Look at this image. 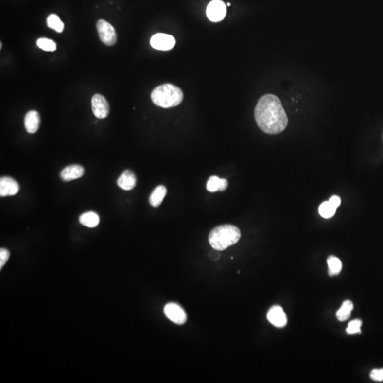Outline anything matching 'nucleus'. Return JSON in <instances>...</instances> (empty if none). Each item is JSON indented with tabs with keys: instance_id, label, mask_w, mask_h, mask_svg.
<instances>
[{
	"instance_id": "obj_17",
	"label": "nucleus",
	"mask_w": 383,
	"mask_h": 383,
	"mask_svg": "<svg viewBox=\"0 0 383 383\" xmlns=\"http://www.w3.org/2000/svg\"><path fill=\"white\" fill-rule=\"evenodd\" d=\"M353 310V304L351 301H344L341 305V308L336 313V318L340 322H345L348 320L351 315L352 310Z\"/></svg>"
},
{
	"instance_id": "obj_25",
	"label": "nucleus",
	"mask_w": 383,
	"mask_h": 383,
	"mask_svg": "<svg viewBox=\"0 0 383 383\" xmlns=\"http://www.w3.org/2000/svg\"><path fill=\"white\" fill-rule=\"evenodd\" d=\"M329 202H330L334 208L337 209L338 207H339L340 205H341V200L339 196L334 195L332 196L331 198L330 199V200H329Z\"/></svg>"
},
{
	"instance_id": "obj_7",
	"label": "nucleus",
	"mask_w": 383,
	"mask_h": 383,
	"mask_svg": "<svg viewBox=\"0 0 383 383\" xmlns=\"http://www.w3.org/2000/svg\"><path fill=\"white\" fill-rule=\"evenodd\" d=\"M92 109L97 118L104 119L109 115L110 108L104 96L96 94L92 98Z\"/></svg>"
},
{
	"instance_id": "obj_27",
	"label": "nucleus",
	"mask_w": 383,
	"mask_h": 383,
	"mask_svg": "<svg viewBox=\"0 0 383 383\" xmlns=\"http://www.w3.org/2000/svg\"><path fill=\"white\" fill-rule=\"evenodd\" d=\"M230 5H231V4H230V3H228V4H227V6H230Z\"/></svg>"
},
{
	"instance_id": "obj_18",
	"label": "nucleus",
	"mask_w": 383,
	"mask_h": 383,
	"mask_svg": "<svg viewBox=\"0 0 383 383\" xmlns=\"http://www.w3.org/2000/svg\"><path fill=\"white\" fill-rule=\"evenodd\" d=\"M329 267V275L330 276H337L342 269V263L339 259L336 256H331L327 259Z\"/></svg>"
},
{
	"instance_id": "obj_3",
	"label": "nucleus",
	"mask_w": 383,
	"mask_h": 383,
	"mask_svg": "<svg viewBox=\"0 0 383 383\" xmlns=\"http://www.w3.org/2000/svg\"><path fill=\"white\" fill-rule=\"evenodd\" d=\"M153 103L162 108H171L181 104L183 92L172 84H164L156 87L151 95Z\"/></svg>"
},
{
	"instance_id": "obj_26",
	"label": "nucleus",
	"mask_w": 383,
	"mask_h": 383,
	"mask_svg": "<svg viewBox=\"0 0 383 383\" xmlns=\"http://www.w3.org/2000/svg\"><path fill=\"white\" fill-rule=\"evenodd\" d=\"M209 259H211V261H216L219 260L220 259L221 255L219 253V251L218 250L214 249L213 248L212 251H210L209 254Z\"/></svg>"
},
{
	"instance_id": "obj_10",
	"label": "nucleus",
	"mask_w": 383,
	"mask_h": 383,
	"mask_svg": "<svg viewBox=\"0 0 383 383\" xmlns=\"http://www.w3.org/2000/svg\"><path fill=\"white\" fill-rule=\"evenodd\" d=\"M19 189V185L14 179L9 177H3L0 179V196L1 197L15 195Z\"/></svg>"
},
{
	"instance_id": "obj_16",
	"label": "nucleus",
	"mask_w": 383,
	"mask_h": 383,
	"mask_svg": "<svg viewBox=\"0 0 383 383\" xmlns=\"http://www.w3.org/2000/svg\"><path fill=\"white\" fill-rule=\"evenodd\" d=\"M79 221L83 226L94 228L100 224V217L94 211H87L80 216Z\"/></svg>"
},
{
	"instance_id": "obj_14",
	"label": "nucleus",
	"mask_w": 383,
	"mask_h": 383,
	"mask_svg": "<svg viewBox=\"0 0 383 383\" xmlns=\"http://www.w3.org/2000/svg\"><path fill=\"white\" fill-rule=\"evenodd\" d=\"M228 181L226 179H221L217 176H211L207 183V190L210 192L225 191L228 188Z\"/></svg>"
},
{
	"instance_id": "obj_11",
	"label": "nucleus",
	"mask_w": 383,
	"mask_h": 383,
	"mask_svg": "<svg viewBox=\"0 0 383 383\" xmlns=\"http://www.w3.org/2000/svg\"><path fill=\"white\" fill-rule=\"evenodd\" d=\"M41 117L37 111L31 110L26 114L24 118V126L26 131L29 134H35L39 129Z\"/></svg>"
},
{
	"instance_id": "obj_1",
	"label": "nucleus",
	"mask_w": 383,
	"mask_h": 383,
	"mask_svg": "<svg viewBox=\"0 0 383 383\" xmlns=\"http://www.w3.org/2000/svg\"><path fill=\"white\" fill-rule=\"evenodd\" d=\"M254 114L258 126L266 134H279L285 130L288 123L280 100L271 94L262 96L259 100Z\"/></svg>"
},
{
	"instance_id": "obj_21",
	"label": "nucleus",
	"mask_w": 383,
	"mask_h": 383,
	"mask_svg": "<svg viewBox=\"0 0 383 383\" xmlns=\"http://www.w3.org/2000/svg\"><path fill=\"white\" fill-rule=\"evenodd\" d=\"M37 46L46 52H55L56 50V44L52 40L46 38H41L36 42Z\"/></svg>"
},
{
	"instance_id": "obj_8",
	"label": "nucleus",
	"mask_w": 383,
	"mask_h": 383,
	"mask_svg": "<svg viewBox=\"0 0 383 383\" xmlns=\"http://www.w3.org/2000/svg\"><path fill=\"white\" fill-rule=\"evenodd\" d=\"M151 45L157 50H171L175 45V39L171 35L157 34L151 38Z\"/></svg>"
},
{
	"instance_id": "obj_5",
	"label": "nucleus",
	"mask_w": 383,
	"mask_h": 383,
	"mask_svg": "<svg viewBox=\"0 0 383 383\" xmlns=\"http://www.w3.org/2000/svg\"><path fill=\"white\" fill-rule=\"evenodd\" d=\"M164 313L168 319L171 322L179 325L187 322V314L181 306L171 302L167 304L164 307Z\"/></svg>"
},
{
	"instance_id": "obj_23",
	"label": "nucleus",
	"mask_w": 383,
	"mask_h": 383,
	"mask_svg": "<svg viewBox=\"0 0 383 383\" xmlns=\"http://www.w3.org/2000/svg\"><path fill=\"white\" fill-rule=\"evenodd\" d=\"M10 253L8 250L6 248H1L0 249V269L3 268L6 262L9 259Z\"/></svg>"
},
{
	"instance_id": "obj_2",
	"label": "nucleus",
	"mask_w": 383,
	"mask_h": 383,
	"mask_svg": "<svg viewBox=\"0 0 383 383\" xmlns=\"http://www.w3.org/2000/svg\"><path fill=\"white\" fill-rule=\"evenodd\" d=\"M241 236L240 230L234 225H222L216 227L210 232L209 242L214 249L224 251L237 243Z\"/></svg>"
},
{
	"instance_id": "obj_6",
	"label": "nucleus",
	"mask_w": 383,
	"mask_h": 383,
	"mask_svg": "<svg viewBox=\"0 0 383 383\" xmlns=\"http://www.w3.org/2000/svg\"><path fill=\"white\" fill-rule=\"evenodd\" d=\"M226 15V7L221 0H213L208 4L207 16L211 21L218 22L225 18Z\"/></svg>"
},
{
	"instance_id": "obj_19",
	"label": "nucleus",
	"mask_w": 383,
	"mask_h": 383,
	"mask_svg": "<svg viewBox=\"0 0 383 383\" xmlns=\"http://www.w3.org/2000/svg\"><path fill=\"white\" fill-rule=\"evenodd\" d=\"M47 25L58 33H61L64 29V24L55 14H52L47 18Z\"/></svg>"
},
{
	"instance_id": "obj_22",
	"label": "nucleus",
	"mask_w": 383,
	"mask_h": 383,
	"mask_svg": "<svg viewBox=\"0 0 383 383\" xmlns=\"http://www.w3.org/2000/svg\"><path fill=\"white\" fill-rule=\"evenodd\" d=\"M362 321L361 319H355L349 322L348 327L347 329V333L349 335L357 334L361 333V326H362Z\"/></svg>"
},
{
	"instance_id": "obj_9",
	"label": "nucleus",
	"mask_w": 383,
	"mask_h": 383,
	"mask_svg": "<svg viewBox=\"0 0 383 383\" xmlns=\"http://www.w3.org/2000/svg\"><path fill=\"white\" fill-rule=\"evenodd\" d=\"M267 318L270 324L279 328L285 327L287 323L286 314L280 306H273L267 313Z\"/></svg>"
},
{
	"instance_id": "obj_24",
	"label": "nucleus",
	"mask_w": 383,
	"mask_h": 383,
	"mask_svg": "<svg viewBox=\"0 0 383 383\" xmlns=\"http://www.w3.org/2000/svg\"><path fill=\"white\" fill-rule=\"evenodd\" d=\"M370 377L373 381H383V369H374L370 372Z\"/></svg>"
},
{
	"instance_id": "obj_13",
	"label": "nucleus",
	"mask_w": 383,
	"mask_h": 383,
	"mask_svg": "<svg viewBox=\"0 0 383 383\" xmlns=\"http://www.w3.org/2000/svg\"><path fill=\"white\" fill-rule=\"evenodd\" d=\"M137 184V177L132 171L127 170L122 173L117 180V185L122 189L129 191L134 189Z\"/></svg>"
},
{
	"instance_id": "obj_20",
	"label": "nucleus",
	"mask_w": 383,
	"mask_h": 383,
	"mask_svg": "<svg viewBox=\"0 0 383 383\" xmlns=\"http://www.w3.org/2000/svg\"><path fill=\"white\" fill-rule=\"evenodd\" d=\"M336 208H334L330 202H323L319 206V212L322 217L329 219L334 215L336 213Z\"/></svg>"
},
{
	"instance_id": "obj_12",
	"label": "nucleus",
	"mask_w": 383,
	"mask_h": 383,
	"mask_svg": "<svg viewBox=\"0 0 383 383\" xmlns=\"http://www.w3.org/2000/svg\"><path fill=\"white\" fill-rule=\"evenodd\" d=\"M85 170L80 165H72L65 168L61 173V177L63 181H71L83 177Z\"/></svg>"
},
{
	"instance_id": "obj_15",
	"label": "nucleus",
	"mask_w": 383,
	"mask_h": 383,
	"mask_svg": "<svg viewBox=\"0 0 383 383\" xmlns=\"http://www.w3.org/2000/svg\"><path fill=\"white\" fill-rule=\"evenodd\" d=\"M167 194V189L163 185H159L154 189L149 197L150 205L157 208L161 205Z\"/></svg>"
},
{
	"instance_id": "obj_4",
	"label": "nucleus",
	"mask_w": 383,
	"mask_h": 383,
	"mask_svg": "<svg viewBox=\"0 0 383 383\" xmlns=\"http://www.w3.org/2000/svg\"><path fill=\"white\" fill-rule=\"evenodd\" d=\"M97 29L102 42L106 46H113L117 41L115 29L105 20L100 19L97 22Z\"/></svg>"
}]
</instances>
